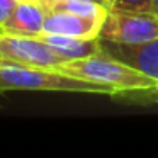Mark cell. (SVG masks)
Masks as SVG:
<instances>
[{
	"label": "cell",
	"instance_id": "1",
	"mask_svg": "<svg viewBox=\"0 0 158 158\" xmlns=\"http://www.w3.org/2000/svg\"><path fill=\"white\" fill-rule=\"evenodd\" d=\"M68 92L116 95L110 87L78 78L55 68L19 65L0 60V94L5 92Z\"/></svg>",
	"mask_w": 158,
	"mask_h": 158
},
{
	"label": "cell",
	"instance_id": "2",
	"mask_svg": "<svg viewBox=\"0 0 158 158\" xmlns=\"http://www.w3.org/2000/svg\"><path fill=\"white\" fill-rule=\"evenodd\" d=\"M63 73L78 77V78L107 85L116 94L121 92H146L153 94L156 82L144 73L134 70L133 66L99 51L95 55L85 56L78 60H68L56 66Z\"/></svg>",
	"mask_w": 158,
	"mask_h": 158
},
{
	"label": "cell",
	"instance_id": "3",
	"mask_svg": "<svg viewBox=\"0 0 158 158\" xmlns=\"http://www.w3.org/2000/svg\"><path fill=\"white\" fill-rule=\"evenodd\" d=\"M158 36V17L150 12H126L109 9L99 39L123 44H138Z\"/></svg>",
	"mask_w": 158,
	"mask_h": 158
},
{
	"label": "cell",
	"instance_id": "4",
	"mask_svg": "<svg viewBox=\"0 0 158 158\" xmlns=\"http://www.w3.org/2000/svg\"><path fill=\"white\" fill-rule=\"evenodd\" d=\"M0 60L41 68H56L61 63L68 61L41 38L17 36L2 31H0Z\"/></svg>",
	"mask_w": 158,
	"mask_h": 158
},
{
	"label": "cell",
	"instance_id": "5",
	"mask_svg": "<svg viewBox=\"0 0 158 158\" xmlns=\"http://www.w3.org/2000/svg\"><path fill=\"white\" fill-rule=\"evenodd\" d=\"M99 41L100 51L133 66L134 70L144 73L158 83V36L138 44H123V43L102 41V39Z\"/></svg>",
	"mask_w": 158,
	"mask_h": 158
},
{
	"label": "cell",
	"instance_id": "6",
	"mask_svg": "<svg viewBox=\"0 0 158 158\" xmlns=\"http://www.w3.org/2000/svg\"><path fill=\"white\" fill-rule=\"evenodd\" d=\"M102 22L104 21H100V19L83 17V15L73 14V12L49 9L48 15H46V19H44L43 34H56V36H70V38L94 39V38H99Z\"/></svg>",
	"mask_w": 158,
	"mask_h": 158
},
{
	"label": "cell",
	"instance_id": "7",
	"mask_svg": "<svg viewBox=\"0 0 158 158\" xmlns=\"http://www.w3.org/2000/svg\"><path fill=\"white\" fill-rule=\"evenodd\" d=\"M48 10V5L41 0H19L12 15L0 31L17 36L39 38L43 34Z\"/></svg>",
	"mask_w": 158,
	"mask_h": 158
},
{
	"label": "cell",
	"instance_id": "8",
	"mask_svg": "<svg viewBox=\"0 0 158 158\" xmlns=\"http://www.w3.org/2000/svg\"><path fill=\"white\" fill-rule=\"evenodd\" d=\"M39 38L48 43L56 53L66 60H78L85 56L95 55L100 51L99 38L83 39V38H70V36H56V34H41Z\"/></svg>",
	"mask_w": 158,
	"mask_h": 158
},
{
	"label": "cell",
	"instance_id": "9",
	"mask_svg": "<svg viewBox=\"0 0 158 158\" xmlns=\"http://www.w3.org/2000/svg\"><path fill=\"white\" fill-rule=\"evenodd\" d=\"M44 4L48 5V9L73 12V14L83 15V17L100 19V21L106 19L107 10H109L104 4H99L95 0H51V2H44Z\"/></svg>",
	"mask_w": 158,
	"mask_h": 158
},
{
	"label": "cell",
	"instance_id": "10",
	"mask_svg": "<svg viewBox=\"0 0 158 158\" xmlns=\"http://www.w3.org/2000/svg\"><path fill=\"white\" fill-rule=\"evenodd\" d=\"M109 9L126 10V12H150V14H155L153 0H112Z\"/></svg>",
	"mask_w": 158,
	"mask_h": 158
},
{
	"label": "cell",
	"instance_id": "11",
	"mask_svg": "<svg viewBox=\"0 0 158 158\" xmlns=\"http://www.w3.org/2000/svg\"><path fill=\"white\" fill-rule=\"evenodd\" d=\"M19 0H0V29L4 27V24L9 21V17L12 15L15 5Z\"/></svg>",
	"mask_w": 158,
	"mask_h": 158
},
{
	"label": "cell",
	"instance_id": "12",
	"mask_svg": "<svg viewBox=\"0 0 158 158\" xmlns=\"http://www.w3.org/2000/svg\"><path fill=\"white\" fill-rule=\"evenodd\" d=\"M46 2H51V0H46ZM95 2H99V4H104L107 9L110 7V4H112V0H95Z\"/></svg>",
	"mask_w": 158,
	"mask_h": 158
},
{
	"label": "cell",
	"instance_id": "13",
	"mask_svg": "<svg viewBox=\"0 0 158 158\" xmlns=\"http://www.w3.org/2000/svg\"><path fill=\"white\" fill-rule=\"evenodd\" d=\"M153 5H155V14L158 17V0H153Z\"/></svg>",
	"mask_w": 158,
	"mask_h": 158
},
{
	"label": "cell",
	"instance_id": "14",
	"mask_svg": "<svg viewBox=\"0 0 158 158\" xmlns=\"http://www.w3.org/2000/svg\"><path fill=\"white\" fill-rule=\"evenodd\" d=\"M153 94H155V95H158V83H156V87H155V90H153Z\"/></svg>",
	"mask_w": 158,
	"mask_h": 158
},
{
	"label": "cell",
	"instance_id": "15",
	"mask_svg": "<svg viewBox=\"0 0 158 158\" xmlns=\"http://www.w3.org/2000/svg\"><path fill=\"white\" fill-rule=\"evenodd\" d=\"M41 2H46V0H41Z\"/></svg>",
	"mask_w": 158,
	"mask_h": 158
}]
</instances>
